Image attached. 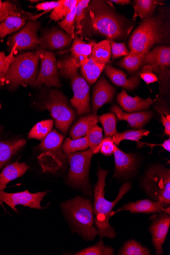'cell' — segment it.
Masks as SVG:
<instances>
[{"label": "cell", "instance_id": "ac0fdd59", "mask_svg": "<svg viewBox=\"0 0 170 255\" xmlns=\"http://www.w3.org/2000/svg\"><path fill=\"white\" fill-rule=\"evenodd\" d=\"M110 110L117 116L119 121H127L132 128L137 129L142 128L148 123L153 116L151 111L127 113L116 105L113 106Z\"/></svg>", "mask_w": 170, "mask_h": 255}, {"label": "cell", "instance_id": "44dd1931", "mask_svg": "<svg viewBox=\"0 0 170 255\" xmlns=\"http://www.w3.org/2000/svg\"><path fill=\"white\" fill-rule=\"evenodd\" d=\"M105 73L111 81L118 86L129 90L136 89L140 82L139 75H136L128 78L127 75L110 65H106L104 68Z\"/></svg>", "mask_w": 170, "mask_h": 255}, {"label": "cell", "instance_id": "f5cc1de1", "mask_svg": "<svg viewBox=\"0 0 170 255\" xmlns=\"http://www.w3.org/2000/svg\"><path fill=\"white\" fill-rule=\"evenodd\" d=\"M2 132V128L1 126H0V134H1Z\"/></svg>", "mask_w": 170, "mask_h": 255}, {"label": "cell", "instance_id": "c3c4849f", "mask_svg": "<svg viewBox=\"0 0 170 255\" xmlns=\"http://www.w3.org/2000/svg\"><path fill=\"white\" fill-rule=\"evenodd\" d=\"M6 58L5 52H0V74L4 75L7 69Z\"/></svg>", "mask_w": 170, "mask_h": 255}, {"label": "cell", "instance_id": "681fc988", "mask_svg": "<svg viewBox=\"0 0 170 255\" xmlns=\"http://www.w3.org/2000/svg\"><path fill=\"white\" fill-rule=\"evenodd\" d=\"M110 2H113L115 3L120 4L121 5H125L131 3V1H130V0H112V1H110Z\"/></svg>", "mask_w": 170, "mask_h": 255}, {"label": "cell", "instance_id": "d6a6232c", "mask_svg": "<svg viewBox=\"0 0 170 255\" xmlns=\"http://www.w3.org/2000/svg\"><path fill=\"white\" fill-rule=\"evenodd\" d=\"M59 4L52 12L50 17L52 20L58 21L63 20L79 2L77 0H61Z\"/></svg>", "mask_w": 170, "mask_h": 255}, {"label": "cell", "instance_id": "83f0119b", "mask_svg": "<svg viewBox=\"0 0 170 255\" xmlns=\"http://www.w3.org/2000/svg\"><path fill=\"white\" fill-rule=\"evenodd\" d=\"M96 43L95 41L85 42L76 36L70 50L71 57L76 59H79L81 57H90Z\"/></svg>", "mask_w": 170, "mask_h": 255}, {"label": "cell", "instance_id": "6da1fadb", "mask_svg": "<svg viewBox=\"0 0 170 255\" xmlns=\"http://www.w3.org/2000/svg\"><path fill=\"white\" fill-rule=\"evenodd\" d=\"M86 22L91 32L112 41L127 38L134 27L127 19L114 10L110 3L100 0L90 2L82 24Z\"/></svg>", "mask_w": 170, "mask_h": 255}, {"label": "cell", "instance_id": "d590c367", "mask_svg": "<svg viewBox=\"0 0 170 255\" xmlns=\"http://www.w3.org/2000/svg\"><path fill=\"white\" fill-rule=\"evenodd\" d=\"M88 147L89 142L86 136L75 140H71L68 137L62 146V149L66 154L85 150Z\"/></svg>", "mask_w": 170, "mask_h": 255}, {"label": "cell", "instance_id": "bcb514c9", "mask_svg": "<svg viewBox=\"0 0 170 255\" xmlns=\"http://www.w3.org/2000/svg\"><path fill=\"white\" fill-rule=\"evenodd\" d=\"M59 4V1L57 2H45L39 3L36 6L37 10L50 11L54 10Z\"/></svg>", "mask_w": 170, "mask_h": 255}, {"label": "cell", "instance_id": "484cf974", "mask_svg": "<svg viewBox=\"0 0 170 255\" xmlns=\"http://www.w3.org/2000/svg\"><path fill=\"white\" fill-rule=\"evenodd\" d=\"M100 117L96 114H90L82 118L72 127L70 136L72 140L85 137L90 128L98 124Z\"/></svg>", "mask_w": 170, "mask_h": 255}, {"label": "cell", "instance_id": "3957f363", "mask_svg": "<svg viewBox=\"0 0 170 255\" xmlns=\"http://www.w3.org/2000/svg\"><path fill=\"white\" fill-rule=\"evenodd\" d=\"M108 171L101 168L98 172V181L94 188V208L95 224L98 228L99 234L102 237H106L113 239L116 236L114 228L109 224L112 211L115 205L123 198L131 188L129 182L125 183L120 189L116 199L113 202L106 200L105 198V188L106 179Z\"/></svg>", "mask_w": 170, "mask_h": 255}, {"label": "cell", "instance_id": "b9f144b4", "mask_svg": "<svg viewBox=\"0 0 170 255\" xmlns=\"http://www.w3.org/2000/svg\"><path fill=\"white\" fill-rule=\"evenodd\" d=\"M22 12L17 6L9 2L0 1V24L10 16H21Z\"/></svg>", "mask_w": 170, "mask_h": 255}, {"label": "cell", "instance_id": "4316f807", "mask_svg": "<svg viewBox=\"0 0 170 255\" xmlns=\"http://www.w3.org/2000/svg\"><path fill=\"white\" fill-rule=\"evenodd\" d=\"M133 19L139 17L142 20L153 16L157 7L162 4L154 0H136L134 1Z\"/></svg>", "mask_w": 170, "mask_h": 255}, {"label": "cell", "instance_id": "8fae6325", "mask_svg": "<svg viewBox=\"0 0 170 255\" xmlns=\"http://www.w3.org/2000/svg\"><path fill=\"white\" fill-rule=\"evenodd\" d=\"M93 152L90 150L66 154L70 164L68 179L75 186L85 188L89 185V172Z\"/></svg>", "mask_w": 170, "mask_h": 255}, {"label": "cell", "instance_id": "8992f818", "mask_svg": "<svg viewBox=\"0 0 170 255\" xmlns=\"http://www.w3.org/2000/svg\"><path fill=\"white\" fill-rule=\"evenodd\" d=\"M62 207L79 233L86 240H94L99 234V231L93 226V210L90 200L79 196L63 203Z\"/></svg>", "mask_w": 170, "mask_h": 255}, {"label": "cell", "instance_id": "60d3db41", "mask_svg": "<svg viewBox=\"0 0 170 255\" xmlns=\"http://www.w3.org/2000/svg\"><path fill=\"white\" fill-rule=\"evenodd\" d=\"M90 1L89 0H81L79 1L77 5L75 15V27L77 31L75 35H83L82 22L86 17V9L88 7Z\"/></svg>", "mask_w": 170, "mask_h": 255}, {"label": "cell", "instance_id": "ab89813d", "mask_svg": "<svg viewBox=\"0 0 170 255\" xmlns=\"http://www.w3.org/2000/svg\"><path fill=\"white\" fill-rule=\"evenodd\" d=\"M77 5L72 9L63 20L58 23V25L64 30L66 33L70 35L72 39H74L76 36L75 33V19Z\"/></svg>", "mask_w": 170, "mask_h": 255}, {"label": "cell", "instance_id": "cb8c5ba5", "mask_svg": "<svg viewBox=\"0 0 170 255\" xmlns=\"http://www.w3.org/2000/svg\"><path fill=\"white\" fill-rule=\"evenodd\" d=\"M28 169L25 163H20L18 161L6 166L0 173V191H4L8 183L21 177Z\"/></svg>", "mask_w": 170, "mask_h": 255}, {"label": "cell", "instance_id": "e575fe53", "mask_svg": "<svg viewBox=\"0 0 170 255\" xmlns=\"http://www.w3.org/2000/svg\"><path fill=\"white\" fill-rule=\"evenodd\" d=\"M86 136L88 138L89 147L94 154L99 152L100 145L103 140L102 129L95 125L88 130Z\"/></svg>", "mask_w": 170, "mask_h": 255}, {"label": "cell", "instance_id": "ba28073f", "mask_svg": "<svg viewBox=\"0 0 170 255\" xmlns=\"http://www.w3.org/2000/svg\"><path fill=\"white\" fill-rule=\"evenodd\" d=\"M64 136L56 130L52 131L42 141L39 149L42 151L38 159L43 171L54 172L62 166L66 156L61 147Z\"/></svg>", "mask_w": 170, "mask_h": 255}, {"label": "cell", "instance_id": "f6af8a7d", "mask_svg": "<svg viewBox=\"0 0 170 255\" xmlns=\"http://www.w3.org/2000/svg\"><path fill=\"white\" fill-rule=\"evenodd\" d=\"M115 146L112 137H105L100 145L99 152L106 156L111 155L114 152Z\"/></svg>", "mask_w": 170, "mask_h": 255}, {"label": "cell", "instance_id": "9c48e42d", "mask_svg": "<svg viewBox=\"0 0 170 255\" xmlns=\"http://www.w3.org/2000/svg\"><path fill=\"white\" fill-rule=\"evenodd\" d=\"M42 110L50 112L56 128L64 134H66L76 117L75 111L69 106L66 97L57 89L51 91Z\"/></svg>", "mask_w": 170, "mask_h": 255}, {"label": "cell", "instance_id": "277c9868", "mask_svg": "<svg viewBox=\"0 0 170 255\" xmlns=\"http://www.w3.org/2000/svg\"><path fill=\"white\" fill-rule=\"evenodd\" d=\"M81 62L72 57H65L58 62V69L60 75L70 79L74 97L70 103L78 114L84 115L91 111L89 87L84 78L79 75Z\"/></svg>", "mask_w": 170, "mask_h": 255}, {"label": "cell", "instance_id": "816d5d0a", "mask_svg": "<svg viewBox=\"0 0 170 255\" xmlns=\"http://www.w3.org/2000/svg\"><path fill=\"white\" fill-rule=\"evenodd\" d=\"M5 82V75L0 74V87L3 85Z\"/></svg>", "mask_w": 170, "mask_h": 255}, {"label": "cell", "instance_id": "d4e9b609", "mask_svg": "<svg viewBox=\"0 0 170 255\" xmlns=\"http://www.w3.org/2000/svg\"><path fill=\"white\" fill-rule=\"evenodd\" d=\"M24 139L0 141V170L10 161L12 157L25 146Z\"/></svg>", "mask_w": 170, "mask_h": 255}, {"label": "cell", "instance_id": "e0dca14e", "mask_svg": "<svg viewBox=\"0 0 170 255\" xmlns=\"http://www.w3.org/2000/svg\"><path fill=\"white\" fill-rule=\"evenodd\" d=\"M130 211L132 214H152L164 213L170 215V207H165L160 201H152L146 199L139 200L136 202H130L120 208L117 212Z\"/></svg>", "mask_w": 170, "mask_h": 255}, {"label": "cell", "instance_id": "ffe728a7", "mask_svg": "<svg viewBox=\"0 0 170 255\" xmlns=\"http://www.w3.org/2000/svg\"><path fill=\"white\" fill-rule=\"evenodd\" d=\"M117 101L124 110L129 113L148 109L154 103V100L151 98L143 99L138 96L132 97L125 90L118 94Z\"/></svg>", "mask_w": 170, "mask_h": 255}, {"label": "cell", "instance_id": "7402d4cb", "mask_svg": "<svg viewBox=\"0 0 170 255\" xmlns=\"http://www.w3.org/2000/svg\"><path fill=\"white\" fill-rule=\"evenodd\" d=\"M143 66L152 65L155 71L159 67L164 68L170 65V48L169 46L160 45L150 51L143 60Z\"/></svg>", "mask_w": 170, "mask_h": 255}, {"label": "cell", "instance_id": "f1b7e54d", "mask_svg": "<svg viewBox=\"0 0 170 255\" xmlns=\"http://www.w3.org/2000/svg\"><path fill=\"white\" fill-rule=\"evenodd\" d=\"M26 19L18 16H10L0 24V37L3 38L21 29L26 24Z\"/></svg>", "mask_w": 170, "mask_h": 255}, {"label": "cell", "instance_id": "30bf717a", "mask_svg": "<svg viewBox=\"0 0 170 255\" xmlns=\"http://www.w3.org/2000/svg\"><path fill=\"white\" fill-rule=\"evenodd\" d=\"M40 26V23L37 21H29L20 30L9 37L7 44L11 52L6 58L7 68L14 55L23 50L35 48L41 45L40 39L37 34Z\"/></svg>", "mask_w": 170, "mask_h": 255}, {"label": "cell", "instance_id": "4dcf8cb0", "mask_svg": "<svg viewBox=\"0 0 170 255\" xmlns=\"http://www.w3.org/2000/svg\"><path fill=\"white\" fill-rule=\"evenodd\" d=\"M146 55L142 54H129L123 60L119 62V65L126 69L131 74L134 73L143 67V60Z\"/></svg>", "mask_w": 170, "mask_h": 255}, {"label": "cell", "instance_id": "5b68a950", "mask_svg": "<svg viewBox=\"0 0 170 255\" xmlns=\"http://www.w3.org/2000/svg\"><path fill=\"white\" fill-rule=\"evenodd\" d=\"M39 59V49L14 57L5 74L6 83L14 87L35 85Z\"/></svg>", "mask_w": 170, "mask_h": 255}, {"label": "cell", "instance_id": "2e32d148", "mask_svg": "<svg viewBox=\"0 0 170 255\" xmlns=\"http://www.w3.org/2000/svg\"><path fill=\"white\" fill-rule=\"evenodd\" d=\"M115 89L105 78H102L95 85L92 96V111L96 114L100 108L112 101Z\"/></svg>", "mask_w": 170, "mask_h": 255}, {"label": "cell", "instance_id": "f546056e", "mask_svg": "<svg viewBox=\"0 0 170 255\" xmlns=\"http://www.w3.org/2000/svg\"><path fill=\"white\" fill-rule=\"evenodd\" d=\"M111 55V48L109 40H103L94 46L91 57L96 62L106 65Z\"/></svg>", "mask_w": 170, "mask_h": 255}, {"label": "cell", "instance_id": "4fadbf2b", "mask_svg": "<svg viewBox=\"0 0 170 255\" xmlns=\"http://www.w3.org/2000/svg\"><path fill=\"white\" fill-rule=\"evenodd\" d=\"M46 194L47 192L31 193L28 190L8 193L2 190L0 191V204L3 206V203L6 204L16 213L18 212L16 206L19 205L41 210L43 208L40 203Z\"/></svg>", "mask_w": 170, "mask_h": 255}, {"label": "cell", "instance_id": "52a82bcc", "mask_svg": "<svg viewBox=\"0 0 170 255\" xmlns=\"http://www.w3.org/2000/svg\"><path fill=\"white\" fill-rule=\"evenodd\" d=\"M146 192L156 201L163 203L165 207L170 204V170L162 165L149 170L143 181Z\"/></svg>", "mask_w": 170, "mask_h": 255}, {"label": "cell", "instance_id": "74e56055", "mask_svg": "<svg viewBox=\"0 0 170 255\" xmlns=\"http://www.w3.org/2000/svg\"><path fill=\"white\" fill-rule=\"evenodd\" d=\"M99 120L104 128L105 137H112L117 133V120L113 113L104 114L100 117Z\"/></svg>", "mask_w": 170, "mask_h": 255}, {"label": "cell", "instance_id": "db71d44e", "mask_svg": "<svg viewBox=\"0 0 170 255\" xmlns=\"http://www.w3.org/2000/svg\"><path fill=\"white\" fill-rule=\"evenodd\" d=\"M1 109V103H0V109Z\"/></svg>", "mask_w": 170, "mask_h": 255}, {"label": "cell", "instance_id": "7bdbcfd3", "mask_svg": "<svg viewBox=\"0 0 170 255\" xmlns=\"http://www.w3.org/2000/svg\"><path fill=\"white\" fill-rule=\"evenodd\" d=\"M109 41L113 59L129 55L130 52L125 43H117L112 40H109Z\"/></svg>", "mask_w": 170, "mask_h": 255}, {"label": "cell", "instance_id": "7a4b0ae2", "mask_svg": "<svg viewBox=\"0 0 170 255\" xmlns=\"http://www.w3.org/2000/svg\"><path fill=\"white\" fill-rule=\"evenodd\" d=\"M170 38V21L167 13L145 18L131 35L130 53L146 55L155 45L169 43Z\"/></svg>", "mask_w": 170, "mask_h": 255}, {"label": "cell", "instance_id": "1f68e13d", "mask_svg": "<svg viewBox=\"0 0 170 255\" xmlns=\"http://www.w3.org/2000/svg\"><path fill=\"white\" fill-rule=\"evenodd\" d=\"M54 124V121L51 120L43 121L37 123L30 130L28 138L42 141L52 131Z\"/></svg>", "mask_w": 170, "mask_h": 255}, {"label": "cell", "instance_id": "8d00e7d4", "mask_svg": "<svg viewBox=\"0 0 170 255\" xmlns=\"http://www.w3.org/2000/svg\"><path fill=\"white\" fill-rule=\"evenodd\" d=\"M120 255H150L151 252L148 249L143 247L134 240L126 243L121 249Z\"/></svg>", "mask_w": 170, "mask_h": 255}, {"label": "cell", "instance_id": "d6986e66", "mask_svg": "<svg viewBox=\"0 0 170 255\" xmlns=\"http://www.w3.org/2000/svg\"><path fill=\"white\" fill-rule=\"evenodd\" d=\"M113 153L115 162V170L114 176H126L135 170L136 160L133 154L126 153L121 151L116 145Z\"/></svg>", "mask_w": 170, "mask_h": 255}, {"label": "cell", "instance_id": "9a60e30c", "mask_svg": "<svg viewBox=\"0 0 170 255\" xmlns=\"http://www.w3.org/2000/svg\"><path fill=\"white\" fill-rule=\"evenodd\" d=\"M40 39L42 47L51 50H62L68 47L73 39L65 31L56 28L46 31Z\"/></svg>", "mask_w": 170, "mask_h": 255}, {"label": "cell", "instance_id": "603a6c76", "mask_svg": "<svg viewBox=\"0 0 170 255\" xmlns=\"http://www.w3.org/2000/svg\"><path fill=\"white\" fill-rule=\"evenodd\" d=\"M80 62V71L82 77L90 85L95 83L98 79L106 65L96 63L91 56L83 57Z\"/></svg>", "mask_w": 170, "mask_h": 255}, {"label": "cell", "instance_id": "7dc6e473", "mask_svg": "<svg viewBox=\"0 0 170 255\" xmlns=\"http://www.w3.org/2000/svg\"><path fill=\"white\" fill-rule=\"evenodd\" d=\"M161 120L163 125L165 127V132L168 136L170 135V115L167 113H161Z\"/></svg>", "mask_w": 170, "mask_h": 255}, {"label": "cell", "instance_id": "f35d334b", "mask_svg": "<svg viewBox=\"0 0 170 255\" xmlns=\"http://www.w3.org/2000/svg\"><path fill=\"white\" fill-rule=\"evenodd\" d=\"M74 255H113L114 249L111 247H106L103 241L94 246L82 250Z\"/></svg>", "mask_w": 170, "mask_h": 255}, {"label": "cell", "instance_id": "7c38bea8", "mask_svg": "<svg viewBox=\"0 0 170 255\" xmlns=\"http://www.w3.org/2000/svg\"><path fill=\"white\" fill-rule=\"evenodd\" d=\"M40 50L41 69L37 75L35 85H44L48 87L60 88L62 86L58 72V62L55 55L51 52Z\"/></svg>", "mask_w": 170, "mask_h": 255}, {"label": "cell", "instance_id": "ee69618b", "mask_svg": "<svg viewBox=\"0 0 170 255\" xmlns=\"http://www.w3.org/2000/svg\"><path fill=\"white\" fill-rule=\"evenodd\" d=\"M154 71H155V67L154 66L150 65L144 66L139 75L140 78L147 84L158 81V77L153 73Z\"/></svg>", "mask_w": 170, "mask_h": 255}, {"label": "cell", "instance_id": "f907efd6", "mask_svg": "<svg viewBox=\"0 0 170 255\" xmlns=\"http://www.w3.org/2000/svg\"><path fill=\"white\" fill-rule=\"evenodd\" d=\"M163 147L166 150H167L169 152L170 151V138H169L168 140H166L163 143Z\"/></svg>", "mask_w": 170, "mask_h": 255}, {"label": "cell", "instance_id": "836d02e7", "mask_svg": "<svg viewBox=\"0 0 170 255\" xmlns=\"http://www.w3.org/2000/svg\"><path fill=\"white\" fill-rule=\"evenodd\" d=\"M150 131L144 129L128 130L121 133H117L112 137V140L116 145H119L124 140H131L139 142L143 136H147Z\"/></svg>", "mask_w": 170, "mask_h": 255}, {"label": "cell", "instance_id": "5bb4252c", "mask_svg": "<svg viewBox=\"0 0 170 255\" xmlns=\"http://www.w3.org/2000/svg\"><path fill=\"white\" fill-rule=\"evenodd\" d=\"M170 225L169 214L164 213L154 220L150 230L153 237V242L156 251V255H163V246L166 240Z\"/></svg>", "mask_w": 170, "mask_h": 255}]
</instances>
